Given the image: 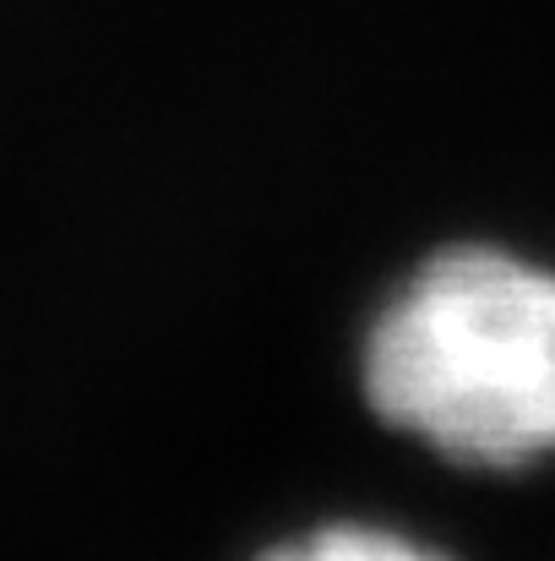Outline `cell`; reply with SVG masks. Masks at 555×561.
Wrapping results in <instances>:
<instances>
[{"label": "cell", "mask_w": 555, "mask_h": 561, "mask_svg": "<svg viewBox=\"0 0 555 561\" xmlns=\"http://www.w3.org/2000/svg\"><path fill=\"white\" fill-rule=\"evenodd\" d=\"M370 414L458 469L555 458V267L496 245L430 256L370 322Z\"/></svg>", "instance_id": "obj_1"}, {"label": "cell", "mask_w": 555, "mask_h": 561, "mask_svg": "<svg viewBox=\"0 0 555 561\" xmlns=\"http://www.w3.org/2000/svg\"><path fill=\"white\" fill-rule=\"evenodd\" d=\"M262 561H447L425 546H414L408 535L392 529H370V524H327L311 529L305 540H289L278 551H267Z\"/></svg>", "instance_id": "obj_2"}]
</instances>
